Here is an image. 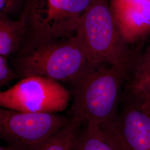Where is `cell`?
Returning a JSON list of instances; mask_svg holds the SVG:
<instances>
[{"mask_svg":"<svg viewBox=\"0 0 150 150\" xmlns=\"http://www.w3.org/2000/svg\"><path fill=\"white\" fill-rule=\"evenodd\" d=\"M127 79L126 72L120 67L89 62L70 85L72 101L68 116L84 123L101 125L112 120L118 114Z\"/></svg>","mask_w":150,"mask_h":150,"instance_id":"cell-1","label":"cell"},{"mask_svg":"<svg viewBox=\"0 0 150 150\" xmlns=\"http://www.w3.org/2000/svg\"><path fill=\"white\" fill-rule=\"evenodd\" d=\"M10 59L12 68L21 79L41 76L69 85L80 76L89 62L76 35L71 38L29 42Z\"/></svg>","mask_w":150,"mask_h":150,"instance_id":"cell-2","label":"cell"},{"mask_svg":"<svg viewBox=\"0 0 150 150\" xmlns=\"http://www.w3.org/2000/svg\"><path fill=\"white\" fill-rule=\"evenodd\" d=\"M76 35L90 62L116 66L127 74L136 52L121 32L109 0H92L81 18Z\"/></svg>","mask_w":150,"mask_h":150,"instance_id":"cell-3","label":"cell"},{"mask_svg":"<svg viewBox=\"0 0 150 150\" xmlns=\"http://www.w3.org/2000/svg\"><path fill=\"white\" fill-rule=\"evenodd\" d=\"M91 2L92 0H26L20 16L26 27L24 45L38 40L74 36L81 18Z\"/></svg>","mask_w":150,"mask_h":150,"instance_id":"cell-4","label":"cell"},{"mask_svg":"<svg viewBox=\"0 0 150 150\" xmlns=\"http://www.w3.org/2000/svg\"><path fill=\"white\" fill-rule=\"evenodd\" d=\"M100 126L116 150H150V106L126 81L117 115Z\"/></svg>","mask_w":150,"mask_h":150,"instance_id":"cell-5","label":"cell"},{"mask_svg":"<svg viewBox=\"0 0 150 150\" xmlns=\"http://www.w3.org/2000/svg\"><path fill=\"white\" fill-rule=\"evenodd\" d=\"M71 120L59 113L22 112L1 108L0 137L7 145L38 150Z\"/></svg>","mask_w":150,"mask_h":150,"instance_id":"cell-6","label":"cell"},{"mask_svg":"<svg viewBox=\"0 0 150 150\" xmlns=\"http://www.w3.org/2000/svg\"><path fill=\"white\" fill-rule=\"evenodd\" d=\"M71 100L70 91L59 82L41 76L25 77L0 92L1 108L22 112H60Z\"/></svg>","mask_w":150,"mask_h":150,"instance_id":"cell-7","label":"cell"},{"mask_svg":"<svg viewBox=\"0 0 150 150\" xmlns=\"http://www.w3.org/2000/svg\"><path fill=\"white\" fill-rule=\"evenodd\" d=\"M124 38L137 54L150 34V0H109Z\"/></svg>","mask_w":150,"mask_h":150,"instance_id":"cell-8","label":"cell"},{"mask_svg":"<svg viewBox=\"0 0 150 150\" xmlns=\"http://www.w3.org/2000/svg\"><path fill=\"white\" fill-rule=\"evenodd\" d=\"M26 23L21 17L17 20L0 15V56L10 59L24 45Z\"/></svg>","mask_w":150,"mask_h":150,"instance_id":"cell-9","label":"cell"},{"mask_svg":"<svg viewBox=\"0 0 150 150\" xmlns=\"http://www.w3.org/2000/svg\"><path fill=\"white\" fill-rule=\"evenodd\" d=\"M129 87L142 95L150 93V43L132 61L126 81Z\"/></svg>","mask_w":150,"mask_h":150,"instance_id":"cell-10","label":"cell"},{"mask_svg":"<svg viewBox=\"0 0 150 150\" xmlns=\"http://www.w3.org/2000/svg\"><path fill=\"white\" fill-rule=\"evenodd\" d=\"M72 150H116L102 134L98 123L85 122L75 139Z\"/></svg>","mask_w":150,"mask_h":150,"instance_id":"cell-11","label":"cell"},{"mask_svg":"<svg viewBox=\"0 0 150 150\" xmlns=\"http://www.w3.org/2000/svg\"><path fill=\"white\" fill-rule=\"evenodd\" d=\"M83 123L80 119L71 118L64 129L48 139L38 150H72L75 139Z\"/></svg>","mask_w":150,"mask_h":150,"instance_id":"cell-12","label":"cell"},{"mask_svg":"<svg viewBox=\"0 0 150 150\" xmlns=\"http://www.w3.org/2000/svg\"><path fill=\"white\" fill-rule=\"evenodd\" d=\"M26 0H0V15L11 17L21 13L25 6Z\"/></svg>","mask_w":150,"mask_h":150,"instance_id":"cell-13","label":"cell"},{"mask_svg":"<svg viewBox=\"0 0 150 150\" xmlns=\"http://www.w3.org/2000/svg\"><path fill=\"white\" fill-rule=\"evenodd\" d=\"M17 79L20 77L12 68L8 59L0 56V86H7Z\"/></svg>","mask_w":150,"mask_h":150,"instance_id":"cell-14","label":"cell"},{"mask_svg":"<svg viewBox=\"0 0 150 150\" xmlns=\"http://www.w3.org/2000/svg\"><path fill=\"white\" fill-rule=\"evenodd\" d=\"M0 150H23L21 148L16 147L12 145H7L6 146H1L0 147Z\"/></svg>","mask_w":150,"mask_h":150,"instance_id":"cell-15","label":"cell"},{"mask_svg":"<svg viewBox=\"0 0 150 150\" xmlns=\"http://www.w3.org/2000/svg\"><path fill=\"white\" fill-rule=\"evenodd\" d=\"M139 95H141L144 98H145V100H146V101L148 103V104L150 105V93L147 94V95H141V94H139Z\"/></svg>","mask_w":150,"mask_h":150,"instance_id":"cell-16","label":"cell"},{"mask_svg":"<svg viewBox=\"0 0 150 150\" xmlns=\"http://www.w3.org/2000/svg\"><path fill=\"white\" fill-rule=\"evenodd\" d=\"M149 106H150V105H149Z\"/></svg>","mask_w":150,"mask_h":150,"instance_id":"cell-17","label":"cell"}]
</instances>
